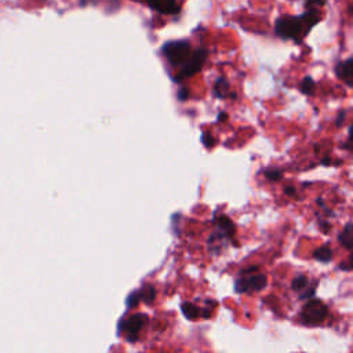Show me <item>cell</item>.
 <instances>
[{
  "instance_id": "cell-14",
  "label": "cell",
  "mask_w": 353,
  "mask_h": 353,
  "mask_svg": "<svg viewBox=\"0 0 353 353\" xmlns=\"http://www.w3.org/2000/svg\"><path fill=\"white\" fill-rule=\"evenodd\" d=\"M154 296H156V290H154V287L152 284H146L139 291V298L145 303H152L154 301Z\"/></svg>"
},
{
  "instance_id": "cell-5",
  "label": "cell",
  "mask_w": 353,
  "mask_h": 353,
  "mask_svg": "<svg viewBox=\"0 0 353 353\" xmlns=\"http://www.w3.org/2000/svg\"><path fill=\"white\" fill-rule=\"evenodd\" d=\"M207 55H208V51L205 48H197L194 52L190 54L188 61L182 65V68L174 77V80L181 81V80H183L186 77H192L193 74L200 72L207 59Z\"/></svg>"
},
{
  "instance_id": "cell-24",
  "label": "cell",
  "mask_w": 353,
  "mask_h": 353,
  "mask_svg": "<svg viewBox=\"0 0 353 353\" xmlns=\"http://www.w3.org/2000/svg\"><path fill=\"white\" fill-rule=\"evenodd\" d=\"M320 226H321V229H323L324 233H328L330 229H331V225L327 223V222H323V221H320Z\"/></svg>"
},
{
  "instance_id": "cell-7",
  "label": "cell",
  "mask_w": 353,
  "mask_h": 353,
  "mask_svg": "<svg viewBox=\"0 0 353 353\" xmlns=\"http://www.w3.org/2000/svg\"><path fill=\"white\" fill-rule=\"evenodd\" d=\"M149 7L160 14H176L179 12V6L176 0H146Z\"/></svg>"
},
{
  "instance_id": "cell-23",
  "label": "cell",
  "mask_w": 353,
  "mask_h": 353,
  "mask_svg": "<svg viewBox=\"0 0 353 353\" xmlns=\"http://www.w3.org/2000/svg\"><path fill=\"white\" fill-rule=\"evenodd\" d=\"M345 110H341L339 113H338V117H336V120H335V124H336V127H341L342 124H343V121H345Z\"/></svg>"
},
{
  "instance_id": "cell-11",
  "label": "cell",
  "mask_w": 353,
  "mask_h": 353,
  "mask_svg": "<svg viewBox=\"0 0 353 353\" xmlns=\"http://www.w3.org/2000/svg\"><path fill=\"white\" fill-rule=\"evenodd\" d=\"M214 94L221 99H223L229 95V83L226 79H223V77L216 79V81L214 84Z\"/></svg>"
},
{
  "instance_id": "cell-21",
  "label": "cell",
  "mask_w": 353,
  "mask_h": 353,
  "mask_svg": "<svg viewBox=\"0 0 353 353\" xmlns=\"http://www.w3.org/2000/svg\"><path fill=\"white\" fill-rule=\"evenodd\" d=\"M325 4V0H306L305 6L307 8H313V7H321Z\"/></svg>"
},
{
  "instance_id": "cell-1",
  "label": "cell",
  "mask_w": 353,
  "mask_h": 353,
  "mask_svg": "<svg viewBox=\"0 0 353 353\" xmlns=\"http://www.w3.org/2000/svg\"><path fill=\"white\" fill-rule=\"evenodd\" d=\"M320 21L319 12L316 10H310L299 17L284 15L279 18L274 23L276 34L281 39H302L310 29Z\"/></svg>"
},
{
  "instance_id": "cell-8",
  "label": "cell",
  "mask_w": 353,
  "mask_h": 353,
  "mask_svg": "<svg viewBox=\"0 0 353 353\" xmlns=\"http://www.w3.org/2000/svg\"><path fill=\"white\" fill-rule=\"evenodd\" d=\"M352 63H353V59H352V58H347L346 61L339 62V63L336 65V69H335L336 76H338L341 80H343V81L347 84V87H352V85H353V81H352V77H353V68H352Z\"/></svg>"
},
{
  "instance_id": "cell-10",
  "label": "cell",
  "mask_w": 353,
  "mask_h": 353,
  "mask_svg": "<svg viewBox=\"0 0 353 353\" xmlns=\"http://www.w3.org/2000/svg\"><path fill=\"white\" fill-rule=\"evenodd\" d=\"M338 241L346 250H352V245H353V226H352V222H347L345 229L338 234Z\"/></svg>"
},
{
  "instance_id": "cell-4",
  "label": "cell",
  "mask_w": 353,
  "mask_h": 353,
  "mask_svg": "<svg viewBox=\"0 0 353 353\" xmlns=\"http://www.w3.org/2000/svg\"><path fill=\"white\" fill-rule=\"evenodd\" d=\"M328 316L327 306L319 299H309L301 310V323L305 325H317Z\"/></svg>"
},
{
  "instance_id": "cell-19",
  "label": "cell",
  "mask_w": 353,
  "mask_h": 353,
  "mask_svg": "<svg viewBox=\"0 0 353 353\" xmlns=\"http://www.w3.org/2000/svg\"><path fill=\"white\" fill-rule=\"evenodd\" d=\"M201 142L204 143L205 148H212L214 143H215V139H214V137H212L210 132H203V135H201Z\"/></svg>"
},
{
  "instance_id": "cell-17",
  "label": "cell",
  "mask_w": 353,
  "mask_h": 353,
  "mask_svg": "<svg viewBox=\"0 0 353 353\" xmlns=\"http://www.w3.org/2000/svg\"><path fill=\"white\" fill-rule=\"evenodd\" d=\"M265 176H266L268 179H270V181H279V179L283 178V170L276 168V167L268 168V170L265 171Z\"/></svg>"
},
{
  "instance_id": "cell-18",
  "label": "cell",
  "mask_w": 353,
  "mask_h": 353,
  "mask_svg": "<svg viewBox=\"0 0 353 353\" xmlns=\"http://www.w3.org/2000/svg\"><path fill=\"white\" fill-rule=\"evenodd\" d=\"M139 301H141V298H139V291H132V292L127 296L125 305H127L128 309H132V307H137V306H138Z\"/></svg>"
},
{
  "instance_id": "cell-15",
  "label": "cell",
  "mask_w": 353,
  "mask_h": 353,
  "mask_svg": "<svg viewBox=\"0 0 353 353\" xmlns=\"http://www.w3.org/2000/svg\"><path fill=\"white\" fill-rule=\"evenodd\" d=\"M301 91L303 92V94H313V91H314V80L310 77V76H306L303 80H302V83H301Z\"/></svg>"
},
{
  "instance_id": "cell-9",
  "label": "cell",
  "mask_w": 353,
  "mask_h": 353,
  "mask_svg": "<svg viewBox=\"0 0 353 353\" xmlns=\"http://www.w3.org/2000/svg\"><path fill=\"white\" fill-rule=\"evenodd\" d=\"M216 225H218V230L228 239H232L236 233V228L234 223L230 221L229 216L226 215H219L216 219Z\"/></svg>"
},
{
  "instance_id": "cell-6",
  "label": "cell",
  "mask_w": 353,
  "mask_h": 353,
  "mask_svg": "<svg viewBox=\"0 0 353 353\" xmlns=\"http://www.w3.org/2000/svg\"><path fill=\"white\" fill-rule=\"evenodd\" d=\"M148 317L143 313H135L132 316H130L125 320H121L119 323V332L125 334L127 341L134 343L138 341V334L141 331V328L145 325Z\"/></svg>"
},
{
  "instance_id": "cell-26",
  "label": "cell",
  "mask_w": 353,
  "mask_h": 353,
  "mask_svg": "<svg viewBox=\"0 0 353 353\" xmlns=\"http://www.w3.org/2000/svg\"><path fill=\"white\" fill-rule=\"evenodd\" d=\"M226 119H228V114L226 113H219L218 114V121H221V123H223V121H226Z\"/></svg>"
},
{
  "instance_id": "cell-20",
  "label": "cell",
  "mask_w": 353,
  "mask_h": 353,
  "mask_svg": "<svg viewBox=\"0 0 353 353\" xmlns=\"http://www.w3.org/2000/svg\"><path fill=\"white\" fill-rule=\"evenodd\" d=\"M176 97H178V99H179L181 102H185V101L188 99V97H189V90H188L186 87H181V88L178 90V92H176Z\"/></svg>"
},
{
  "instance_id": "cell-22",
  "label": "cell",
  "mask_w": 353,
  "mask_h": 353,
  "mask_svg": "<svg viewBox=\"0 0 353 353\" xmlns=\"http://www.w3.org/2000/svg\"><path fill=\"white\" fill-rule=\"evenodd\" d=\"M314 292H316V288L314 287H307V290L301 294V299H309V298H313L314 296Z\"/></svg>"
},
{
  "instance_id": "cell-2",
  "label": "cell",
  "mask_w": 353,
  "mask_h": 353,
  "mask_svg": "<svg viewBox=\"0 0 353 353\" xmlns=\"http://www.w3.org/2000/svg\"><path fill=\"white\" fill-rule=\"evenodd\" d=\"M256 270L258 266H250L243 269L234 281V291L239 294L248 291H261L266 285L268 279L265 274L256 273Z\"/></svg>"
},
{
  "instance_id": "cell-28",
  "label": "cell",
  "mask_w": 353,
  "mask_h": 353,
  "mask_svg": "<svg viewBox=\"0 0 353 353\" xmlns=\"http://www.w3.org/2000/svg\"><path fill=\"white\" fill-rule=\"evenodd\" d=\"M88 1H92V0H80V4H81V6H85Z\"/></svg>"
},
{
  "instance_id": "cell-13",
  "label": "cell",
  "mask_w": 353,
  "mask_h": 353,
  "mask_svg": "<svg viewBox=\"0 0 353 353\" xmlns=\"http://www.w3.org/2000/svg\"><path fill=\"white\" fill-rule=\"evenodd\" d=\"M314 259L316 261H320V262H330L332 259V250L325 244V245H321L320 248H317L313 254Z\"/></svg>"
},
{
  "instance_id": "cell-3",
  "label": "cell",
  "mask_w": 353,
  "mask_h": 353,
  "mask_svg": "<svg viewBox=\"0 0 353 353\" xmlns=\"http://www.w3.org/2000/svg\"><path fill=\"white\" fill-rule=\"evenodd\" d=\"M163 54L167 61L174 66H182L192 54V48L189 41L178 40V41H168L163 46Z\"/></svg>"
},
{
  "instance_id": "cell-12",
  "label": "cell",
  "mask_w": 353,
  "mask_h": 353,
  "mask_svg": "<svg viewBox=\"0 0 353 353\" xmlns=\"http://www.w3.org/2000/svg\"><path fill=\"white\" fill-rule=\"evenodd\" d=\"M181 310H182V314L188 320H196L200 316V309L196 305H193L192 302H183L181 305Z\"/></svg>"
},
{
  "instance_id": "cell-16",
  "label": "cell",
  "mask_w": 353,
  "mask_h": 353,
  "mask_svg": "<svg viewBox=\"0 0 353 353\" xmlns=\"http://www.w3.org/2000/svg\"><path fill=\"white\" fill-rule=\"evenodd\" d=\"M306 285H307V279H306V276H303V274L296 276V277L292 280V283H291V287H292L294 291H302L303 288H306Z\"/></svg>"
},
{
  "instance_id": "cell-27",
  "label": "cell",
  "mask_w": 353,
  "mask_h": 353,
  "mask_svg": "<svg viewBox=\"0 0 353 353\" xmlns=\"http://www.w3.org/2000/svg\"><path fill=\"white\" fill-rule=\"evenodd\" d=\"M321 164H323V165H330V164H331V160H330L328 157H325V159L321 160Z\"/></svg>"
},
{
  "instance_id": "cell-25",
  "label": "cell",
  "mask_w": 353,
  "mask_h": 353,
  "mask_svg": "<svg viewBox=\"0 0 353 353\" xmlns=\"http://www.w3.org/2000/svg\"><path fill=\"white\" fill-rule=\"evenodd\" d=\"M284 192H285V194H288V196H295V193H296L295 188H292V186H287Z\"/></svg>"
}]
</instances>
